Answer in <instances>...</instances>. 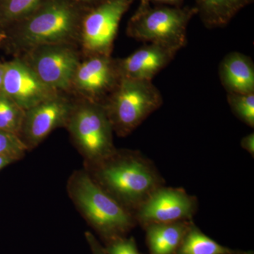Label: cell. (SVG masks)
<instances>
[{"label":"cell","instance_id":"6da1fadb","mask_svg":"<svg viewBox=\"0 0 254 254\" xmlns=\"http://www.w3.org/2000/svg\"><path fill=\"white\" fill-rule=\"evenodd\" d=\"M95 165V182L129 211L163 186L154 165L138 152H116Z\"/></svg>","mask_w":254,"mask_h":254},{"label":"cell","instance_id":"7a4b0ae2","mask_svg":"<svg viewBox=\"0 0 254 254\" xmlns=\"http://www.w3.org/2000/svg\"><path fill=\"white\" fill-rule=\"evenodd\" d=\"M68 189L82 214L107 238L113 240L121 237L134 225L131 212L85 172H76L73 175Z\"/></svg>","mask_w":254,"mask_h":254},{"label":"cell","instance_id":"3957f363","mask_svg":"<svg viewBox=\"0 0 254 254\" xmlns=\"http://www.w3.org/2000/svg\"><path fill=\"white\" fill-rule=\"evenodd\" d=\"M163 96L152 81L121 78L103 103L113 131L127 136L161 107Z\"/></svg>","mask_w":254,"mask_h":254},{"label":"cell","instance_id":"277c9868","mask_svg":"<svg viewBox=\"0 0 254 254\" xmlns=\"http://www.w3.org/2000/svg\"><path fill=\"white\" fill-rule=\"evenodd\" d=\"M130 20L127 33L138 41L157 43L179 51L187 44V28L194 10L146 7Z\"/></svg>","mask_w":254,"mask_h":254},{"label":"cell","instance_id":"5b68a950","mask_svg":"<svg viewBox=\"0 0 254 254\" xmlns=\"http://www.w3.org/2000/svg\"><path fill=\"white\" fill-rule=\"evenodd\" d=\"M67 124L82 154L94 165L116 153L113 126L101 103L89 101L73 109Z\"/></svg>","mask_w":254,"mask_h":254},{"label":"cell","instance_id":"8992f818","mask_svg":"<svg viewBox=\"0 0 254 254\" xmlns=\"http://www.w3.org/2000/svg\"><path fill=\"white\" fill-rule=\"evenodd\" d=\"M76 14L64 1H54L38 10L23 26L18 41L23 48L64 44L74 33Z\"/></svg>","mask_w":254,"mask_h":254},{"label":"cell","instance_id":"52a82bcc","mask_svg":"<svg viewBox=\"0 0 254 254\" xmlns=\"http://www.w3.org/2000/svg\"><path fill=\"white\" fill-rule=\"evenodd\" d=\"M131 0H105L83 20L82 45L91 56H110L119 25Z\"/></svg>","mask_w":254,"mask_h":254},{"label":"cell","instance_id":"ba28073f","mask_svg":"<svg viewBox=\"0 0 254 254\" xmlns=\"http://www.w3.org/2000/svg\"><path fill=\"white\" fill-rule=\"evenodd\" d=\"M197 208L194 196L182 189L159 187L136 210V218L145 227L150 224L191 220Z\"/></svg>","mask_w":254,"mask_h":254},{"label":"cell","instance_id":"9c48e42d","mask_svg":"<svg viewBox=\"0 0 254 254\" xmlns=\"http://www.w3.org/2000/svg\"><path fill=\"white\" fill-rule=\"evenodd\" d=\"M28 64L43 83L55 91L64 90L72 84L79 65L76 52L64 44L34 48Z\"/></svg>","mask_w":254,"mask_h":254},{"label":"cell","instance_id":"30bf717a","mask_svg":"<svg viewBox=\"0 0 254 254\" xmlns=\"http://www.w3.org/2000/svg\"><path fill=\"white\" fill-rule=\"evenodd\" d=\"M1 93L25 111L57 95L38 78L26 62L14 60L5 64Z\"/></svg>","mask_w":254,"mask_h":254},{"label":"cell","instance_id":"8fae6325","mask_svg":"<svg viewBox=\"0 0 254 254\" xmlns=\"http://www.w3.org/2000/svg\"><path fill=\"white\" fill-rule=\"evenodd\" d=\"M73 109L67 100L55 95L26 110L21 140L28 148L37 146L55 128L67 124Z\"/></svg>","mask_w":254,"mask_h":254},{"label":"cell","instance_id":"7c38bea8","mask_svg":"<svg viewBox=\"0 0 254 254\" xmlns=\"http://www.w3.org/2000/svg\"><path fill=\"white\" fill-rule=\"evenodd\" d=\"M116 60L110 56H91L80 63L73 76L72 83L79 91L89 97L91 101L111 94L120 81Z\"/></svg>","mask_w":254,"mask_h":254},{"label":"cell","instance_id":"4fadbf2b","mask_svg":"<svg viewBox=\"0 0 254 254\" xmlns=\"http://www.w3.org/2000/svg\"><path fill=\"white\" fill-rule=\"evenodd\" d=\"M177 52L157 43H148L127 58L116 60L120 77L152 81L171 63Z\"/></svg>","mask_w":254,"mask_h":254},{"label":"cell","instance_id":"5bb4252c","mask_svg":"<svg viewBox=\"0 0 254 254\" xmlns=\"http://www.w3.org/2000/svg\"><path fill=\"white\" fill-rule=\"evenodd\" d=\"M219 76L227 93H254V64L250 57L232 52L219 66Z\"/></svg>","mask_w":254,"mask_h":254},{"label":"cell","instance_id":"9a60e30c","mask_svg":"<svg viewBox=\"0 0 254 254\" xmlns=\"http://www.w3.org/2000/svg\"><path fill=\"white\" fill-rule=\"evenodd\" d=\"M191 223L185 220L145 226L150 254H176Z\"/></svg>","mask_w":254,"mask_h":254},{"label":"cell","instance_id":"2e32d148","mask_svg":"<svg viewBox=\"0 0 254 254\" xmlns=\"http://www.w3.org/2000/svg\"><path fill=\"white\" fill-rule=\"evenodd\" d=\"M253 0H197L198 9L205 26L218 28L225 26Z\"/></svg>","mask_w":254,"mask_h":254},{"label":"cell","instance_id":"e0dca14e","mask_svg":"<svg viewBox=\"0 0 254 254\" xmlns=\"http://www.w3.org/2000/svg\"><path fill=\"white\" fill-rule=\"evenodd\" d=\"M176 254H253V252L234 250L220 245L192 222Z\"/></svg>","mask_w":254,"mask_h":254},{"label":"cell","instance_id":"ac0fdd59","mask_svg":"<svg viewBox=\"0 0 254 254\" xmlns=\"http://www.w3.org/2000/svg\"><path fill=\"white\" fill-rule=\"evenodd\" d=\"M25 111L11 98L0 93V129L18 135L21 133Z\"/></svg>","mask_w":254,"mask_h":254},{"label":"cell","instance_id":"d6986e66","mask_svg":"<svg viewBox=\"0 0 254 254\" xmlns=\"http://www.w3.org/2000/svg\"><path fill=\"white\" fill-rule=\"evenodd\" d=\"M227 102L232 113L246 125L254 127V93H227Z\"/></svg>","mask_w":254,"mask_h":254},{"label":"cell","instance_id":"ffe728a7","mask_svg":"<svg viewBox=\"0 0 254 254\" xmlns=\"http://www.w3.org/2000/svg\"><path fill=\"white\" fill-rule=\"evenodd\" d=\"M28 148L21 137L11 132L0 129V156L11 159L13 161L24 155Z\"/></svg>","mask_w":254,"mask_h":254},{"label":"cell","instance_id":"44dd1931","mask_svg":"<svg viewBox=\"0 0 254 254\" xmlns=\"http://www.w3.org/2000/svg\"><path fill=\"white\" fill-rule=\"evenodd\" d=\"M42 0H2L1 11L7 20H16L31 14Z\"/></svg>","mask_w":254,"mask_h":254},{"label":"cell","instance_id":"7402d4cb","mask_svg":"<svg viewBox=\"0 0 254 254\" xmlns=\"http://www.w3.org/2000/svg\"><path fill=\"white\" fill-rule=\"evenodd\" d=\"M108 254H140L133 238L114 239L105 250Z\"/></svg>","mask_w":254,"mask_h":254},{"label":"cell","instance_id":"603a6c76","mask_svg":"<svg viewBox=\"0 0 254 254\" xmlns=\"http://www.w3.org/2000/svg\"><path fill=\"white\" fill-rule=\"evenodd\" d=\"M87 240L88 241L93 254H108L105 250L100 245V244L95 240L94 236L89 232L86 233Z\"/></svg>","mask_w":254,"mask_h":254},{"label":"cell","instance_id":"cb8c5ba5","mask_svg":"<svg viewBox=\"0 0 254 254\" xmlns=\"http://www.w3.org/2000/svg\"><path fill=\"white\" fill-rule=\"evenodd\" d=\"M241 146L248 151L252 156L254 155V133H252L242 138Z\"/></svg>","mask_w":254,"mask_h":254},{"label":"cell","instance_id":"d4e9b609","mask_svg":"<svg viewBox=\"0 0 254 254\" xmlns=\"http://www.w3.org/2000/svg\"><path fill=\"white\" fill-rule=\"evenodd\" d=\"M12 162L14 161H13L12 160H11V159L0 156V170H1L3 168H4L5 166H6V165L12 163Z\"/></svg>","mask_w":254,"mask_h":254},{"label":"cell","instance_id":"484cf974","mask_svg":"<svg viewBox=\"0 0 254 254\" xmlns=\"http://www.w3.org/2000/svg\"><path fill=\"white\" fill-rule=\"evenodd\" d=\"M5 64L0 63V93L2 88L3 78H4Z\"/></svg>","mask_w":254,"mask_h":254},{"label":"cell","instance_id":"4316f807","mask_svg":"<svg viewBox=\"0 0 254 254\" xmlns=\"http://www.w3.org/2000/svg\"><path fill=\"white\" fill-rule=\"evenodd\" d=\"M148 1V0H147ZM152 1H158V2L163 3H176L180 1V0H152Z\"/></svg>","mask_w":254,"mask_h":254},{"label":"cell","instance_id":"83f0119b","mask_svg":"<svg viewBox=\"0 0 254 254\" xmlns=\"http://www.w3.org/2000/svg\"><path fill=\"white\" fill-rule=\"evenodd\" d=\"M77 1H91V0H77Z\"/></svg>","mask_w":254,"mask_h":254},{"label":"cell","instance_id":"f1b7e54d","mask_svg":"<svg viewBox=\"0 0 254 254\" xmlns=\"http://www.w3.org/2000/svg\"><path fill=\"white\" fill-rule=\"evenodd\" d=\"M147 2V0H142V3Z\"/></svg>","mask_w":254,"mask_h":254},{"label":"cell","instance_id":"f546056e","mask_svg":"<svg viewBox=\"0 0 254 254\" xmlns=\"http://www.w3.org/2000/svg\"><path fill=\"white\" fill-rule=\"evenodd\" d=\"M1 39H2V38H1V35H0V43H1Z\"/></svg>","mask_w":254,"mask_h":254}]
</instances>
